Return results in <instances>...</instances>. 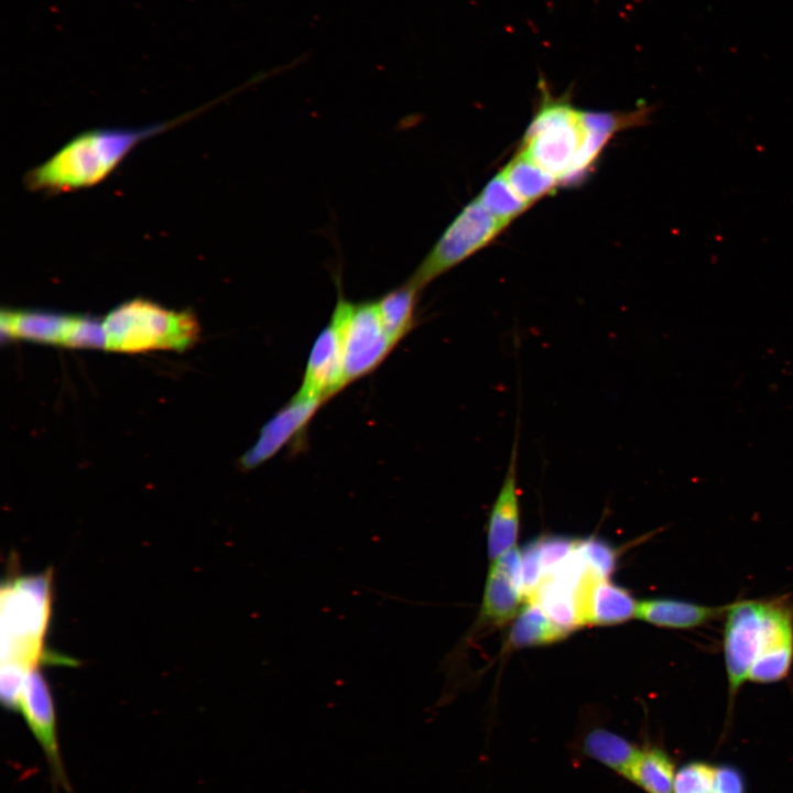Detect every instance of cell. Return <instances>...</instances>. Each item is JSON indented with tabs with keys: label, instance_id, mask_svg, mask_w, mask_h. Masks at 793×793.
Instances as JSON below:
<instances>
[{
	"label": "cell",
	"instance_id": "5bb4252c",
	"mask_svg": "<svg viewBox=\"0 0 793 793\" xmlns=\"http://www.w3.org/2000/svg\"><path fill=\"white\" fill-rule=\"evenodd\" d=\"M77 316L34 309H3V336L68 347Z\"/></svg>",
	"mask_w": 793,
	"mask_h": 793
},
{
	"label": "cell",
	"instance_id": "ba28073f",
	"mask_svg": "<svg viewBox=\"0 0 793 793\" xmlns=\"http://www.w3.org/2000/svg\"><path fill=\"white\" fill-rule=\"evenodd\" d=\"M19 713L40 746L46 761L53 792L75 793L68 780L61 752L55 705L50 686L34 666L25 675Z\"/></svg>",
	"mask_w": 793,
	"mask_h": 793
},
{
	"label": "cell",
	"instance_id": "603a6c76",
	"mask_svg": "<svg viewBox=\"0 0 793 793\" xmlns=\"http://www.w3.org/2000/svg\"><path fill=\"white\" fill-rule=\"evenodd\" d=\"M476 199L487 211L507 225L530 207L511 188L501 172L484 186Z\"/></svg>",
	"mask_w": 793,
	"mask_h": 793
},
{
	"label": "cell",
	"instance_id": "9a60e30c",
	"mask_svg": "<svg viewBox=\"0 0 793 793\" xmlns=\"http://www.w3.org/2000/svg\"><path fill=\"white\" fill-rule=\"evenodd\" d=\"M728 605L706 606L674 598H651L638 602L636 617L661 628L694 629L724 617Z\"/></svg>",
	"mask_w": 793,
	"mask_h": 793
},
{
	"label": "cell",
	"instance_id": "d4e9b609",
	"mask_svg": "<svg viewBox=\"0 0 793 793\" xmlns=\"http://www.w3.org/2000/svg\"><path fill=\"white\" fill-rule=\"evenodd\" d=\"M716 768L705 762L681 767L674 778L673 793H711Z\"/></svg>",
	"mask_w": 793,
	"mask_h": 793
},
{
	"label": "cell",
	"instance_id": "30bf717a",
	"mask_svg": "<svg viewBox=\"0 0 793 793\" xmlns=\"http://www.w3.org/2000/svg\"><path fill=\"white\" fill-rule=\"evenodd\" d=\"M343 389L341 327L333 313L313 343L297 392L326 402Z\"/></svg>",
	"mask_w": 793,
	"mask_h": 793
},
{
	"label": "cell",
	"instance_id": "2e32d148",
	"mask_svg": "<svg viewBox=\"0 0 793 793\" xmlns=\"http://www.w3.org/2000/svg\"><path fill=\"white\" fill-rule=\"evenodd\" d=\"M649 113L650 109L647 108L626 113L583 111L584 138L573 178L594 163L608 140L617 131L642 124Z\"/></svg>",
	"mask_w": 793,
	"mask_h": 793
},
{
	"label": "cell",
	"instance_id": "8992f818",
	"mask_svg": "<svg viewBox=\"0 0 793 793\" xmlns=\"http://www.w3.org/2000/svg\"><path fill=\"white\" fill-rule=\"evenodd\" d=\"M507 226L475 198L450 221L408 280L422 291L489 245Z\"/></svg>",
	"mask_w": 793,
	"mask_h": 793
},
{
	"label": "cell",
	"instance_id": "e0dca14e",
	"mask_svg": "<svg viewBox=\"0 0 793 793\" xmlns=\"http://www.w3.org/2000/svg\"><path fill=\"white\" fill-rule=\"evenodd\" d=\"M583 753L629 780L641 748L605 728L590 729L582 740Z\"/></svg>",
	"mask_w": 793,
	"mask_h": 793
},
{
	"label": "cell",
	"instance_id": "44dd1931",
	"mask_svg": "<svg viewBox=\"0 0 793 793\" xmlns=\"http://www.w3.org/2000/svg\"><path fill=\"white\" fill-rule=\"evenodd\" d=\"M675 768L671 757L656 747L642 748L629 780L645 793H673Z\"/></svg>",
	"mask_w": 793,
	"mask_h": 793
},
{
	"label": "cell",
	"instance_id": "3957f363",
	"mask_svg": "<svg viewBox=\"0 0 793 793\" xmlns=\"http://www.w3.org/2000/svg\"><path fill=\"white\" fill-rule=\"evenodd\" d=\"M52 606V573L18 577L1 588V663L29 671L43 658Z\"/></svg>",
	"mask_w": 793,
	"mask_h": 793
},
{
	"label": "cell",
	"instance_id": "ffe728a7",
	"mask_svg": "<svg viewBox=\"0 0 793 793\" xmlns=\"http://www.w3.org/2000/svg\"><path fill=\"white\" fill-rule=\"evenodd\" d=\"M569 632L556 626L534 602L528 601L518 612L508 636L511 648L551 644Z\"/></svg>",
	"mask_w": 793,
	"mask_h": 793
},
{
	"label": "cell",
	"instance_id": "cb8c5ba5",
	"mask_svg": "<svg viewBox=\"0 0 793 793\" xmlns=\"http://www.w3.org/2000/svg\"><path fill=\"white\" fill-rule=\"evenodd\" d=\"M577 552L587 567L604 578H608L617 566V551L599 537L577 540Z\"/></svg>",
	"mask_w": 793,
	"mask_h": 793
},
{
	"label": "cell",
	"instance_id": "f1b7e54d",
	"mask_svg": "<svg viewBox=\"0 0 793 793\" xmlns=\"http://www.w3.org/2000/svg\"><path fill=\"white\" fill-rule=\"evenodd\" d=\"M711 793H745L740 772L732 767L716 768Z\"/></svg>",
	"mask_w": 793,
	"mask_h": 793
},
{
	"label": "cell",
	"instance_id": "7402d4cb",
	"mask_svg": "<svg viewBox=\"0 0 793 793\" xmlns=\"http://www.w3.org/2000/svg\"><path fill=\"white\" fill-rule=\"evenodd\" d=\"M528 601L537 605L556 626L567 632L579 627L575 589L544 577Z\"/></svg>",
	"mask_w": 793,
	"mask_h": 793
},
{
	"label": "cell",
	"instance_id": "7a4b0ae2",
	"mask_svg": "<svg viewBox=\"0 0 793 793\" xmlns=\"http://www.w3.org/2000/svg\"><path fill=\"white\" fill-rule=\"evenodd\" d=\"M157 129L90 131L78 135L29 175L35 189L70 191L105 178L142 139Z\"/></svg>",
	"mask_w": 793,
	"mask_h": 793
},
{
	"label": "cell",
	"instance_id": "4316f807",
	"mask_svg": "<svg viewBox=\"0 0 793 793\" xmlns=\"http://www.w3.org/2000/svg\"><path fill=\"white\" fill-rule=\"evenodd\" d=\"M28 671L23 667L1 663L0 670V696L2 706L10 711L19 713L21 693Z\"/></svg>",
	"mask_w": 793,
	"mask_h": 793
},
{
	"label": "cell",
	"instance_id": "484cf974",
	"mask_svg": "<svg viewBox=\"0 0 793 793\" xmlns=\"http://www.w3.org/2000/svg\"><path fill=\"white\" fill-rule=\"evenodd\" d=\"M543 578L540 539L525 544L521 551V589L526 599L535 591Z\"/></svg>",
	"mask_w": 793,
	"mask_h": 793
},
{
	"label": "cell",
	"instance_id": "ac0fdd59",
	"mask_svg": "<svg viewBox=\"0 0 793 793\" xmlns=\"http://www.w3.org/2000/svg\"><path fill=\"white\" fill-rule=\"evenodd\" d=\"M421 290L406 280L376 300L383 326L398 345L415 325V312Z\"/></svg>",
	"mask_w": 793,
	"mask_h": 793
},
{
	"label": "cell",
	"instance_id": "4fadbf2b",
	"mask_svg": "<svg viewBox=\"0 0 793 793\" xmlns=\"http://www.w3.org/2000/svg\"><path fill=\"white\" fill-rule=\"evenodd\" d=\"M522 598L519 555L507 553L493 560L486 579L480 619L502 624L519 612Z\"/></svg>",
	"mask_w": 793,
	"mask_h": 793
},
{
	"label": "cell",
	"instance_id": "9c48e42d",
	"mask_svg": "<svg viewBox=\"0 0 793 793\" xmlns=\"http://www.w3.org/2000/svg\"><path fill=\"white\" fill-rule=\"evenodd\" d=\"M325 403L296 392L261 427L253 445L239 459V467L251 470L269 461L302 434Z\"/></svg>",
	"mask_w": 793,
	"mask_h": 793
},
{
	"label": "cell",
	"instance_id": "5b68a950",
	"mask_svg": "<svg viewBox=\"0 0 793 793\" xmlns=\"http://www.w3.org/2000/svg\"><path fill=\"white\" fill-rule=\"evenodd\" d=\"M543 90V102L524 134L520 151L560 183L571 181L583 144V111L551 98L545 87Z\"/></svg>",
	"mask_w": 793,
	"mask_h": 793
},
{
	"label": "cell",
	"instance_id": "83f0119b",
	"mask_svg": "<svg viewBox=\"0 0 793 793\" xmlns=\"http://www.w3.org/2000/svg\"><path fill=\"white\" fill-rule=\"evenodd\" d=\"M576 543L577 540L557 535L540 539L543 577L547 576L575 550Z\"/></svg>",
	"mask_w": 793,
	"mask_h": 793
},
{
	"label": "cell",
	"instance_id": "7c38bea8",
	"mask_svg": "<svg viewBox=\"0 0 793 793\" xmlns=\"http://www.w3.org/2000/svg\"><path fill=\"white\" fill-rule=\"evenodd\" d=\"M518 433L514 436L508 468L487 524V550L495 560L515 546L520 529V500L518 491Z\"/></svg>",
	"mask_w": 793,
	"mask_h": 793
},
{
	"label": "cell",
	"instance_id": "8fae6325",
	"mask_svg": "<svg viewBox=\"0 0 793 793\" xmlns=\"http://www.w3.org/2000/svg\"><path fill=\"white\" fill-rule=\"evenodd\" d=\"M579 627L611 626L636 617L631 594L588 568L575 589Z\"/></svg>",
	"mask_w": 793,
	"mask_h": 793
},
{
	"label": "cell",
	"instance_id": "d6986e66",
	"mask_svg": "<svg viewBox=\"0 0 793 793\" xmlns=\"http://www.w3.org/2000/svg\"><path fill=\"white\" fill-rule=\"evenodd\" d=\"M501 173L511 188L530 206L553 192L560 183L521 151L508 162Z\"/></svg>",
	"mask_w": 793,
	"mask_h": 793
},
{
	"label": "cell",
	"instance_id": "277c9868",
	"mask_svg": "<svg viewBox=\"0 0 793 793\" xmlns=\"http://www.w3.org/2000/svg\"><path fill=\"white\" fill-rule=\"evenodd\" d=\"M102 324L106 349L117 352L183 351L192 347L199 335V324L192 312L165 308L143 298L117 306Z\"/></svg>",
	"mask_w": 793,
	"mask_h": 793
},
{
	"label": "cell",
	"instance_id": "52a82bcc",
	"mask_svg": "<svg viewBox=\"0 0 793 793\" xmlns=\"http://www.w3.org/2000/svg\"><path fill=\"white\" fill-rule=\"evenodd\" d=\"M333 313L341 327L346 388L379 368L397 344L383 326L376 301L350 302L339 296Z\"/></svg>",
	"mask_w": 793,
	"mask_h": 793
},
{
	"label": "cell",
	"instance_id": "6da1fadb",
	"mask_svg": "<svg viewBox=\"0 0 793 793\" xmlns=\"http://www.w3.org/2000/svg\"><path fill=\"white\" fill-rule=\"evenodd\" d=\"M724 618L723 652L732 703L753 664L793 661V602L742 599L729 604Z\"/></svg>",
	"mask_w": 793,
	"mask_h": 793
}]
</instances>
